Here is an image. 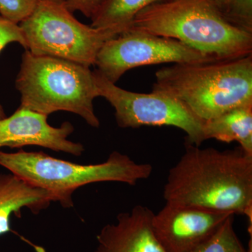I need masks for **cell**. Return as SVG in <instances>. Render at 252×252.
Segmentation results:
<instances>
[{
	"label": "cell",
	"mask_w": 252,
	"mask_h": 252,
	"mask_svg": "<svg viewBox=\"0 0 252 252\" xmlns=\"http://www.w3.org/2000/svg\"><path fill=\"white\" fill-rule=\"evenodd\" d=\"M167 203L248 217L252 224V156L187 143L163 189Z\"/></svg>",
	"instance_id": "6da1fadb"
},
{
	"label": "cell",
	"mask_w": 252,
	"mask_h": 252,
	"mask_svg": "<svg viewBox=\"0 0 252 252\" xmlns=\"http://www.w3.org/2000/svg\"><path fill=\"white\" fill-rule=\"evenodd\" d=\"M171 38L218 60L252 54V34L237 29L209 0H170L140 11L131 27Z\"/></svg>",
	"instance_id": "7a4b0ae2"
},
{
	"label": "cell",
	"mask_w": 252,
	"mask_h": 252,
	"mask_svg": "<svg viewBox=\"0 0 252 252\" xmlns=\"http://www.w3.org/2000/svg\"><path fill=\"white\" fill-rule=\"evenodd\" d=\"M154 92L182 102L203 122L252 104V54L203 63H181L156 73Z\"/></svg>",
	"instance_id": "3957f363"
},
{
	"label": "cell",
	"mask_w": 252,
	"mask_h": 252,
	"mask_svg": "<svg viewBox=\"0 0 252 252\" xmlns=\"http://www.w3.org/2000/svg\"><path fill=\"white\" fill-rule=\"evenodd\" d=\"M16 88L21 94L20 107L46 116L60 111L71 112L91 127L100 125L94 107L98 90L90 67L59 58L36 56L26 50Z\"/></svg>",
	"instance_id": "277c9868"
},
{
	"label": "cell",
	"mask_w": 252,
	"mask_h": 252,
	"mask_svg": "<svg viewBox=\"0 0 252 252\" xmlns=\"http://www.w3.org/2000/svg\"><path fill=\"white\" fill-rule=\"evenodd\" d=\"M0 166L30 185L53 193L64 208L74 206L72 195L80 187L98 182H122L130 186L147 180L153 167L128 156L113 152L106 161L82 165L56 158L43 152L14 153L0 151Z\"/></svg>",
	"instance_id": "5b68a950"
},
{
	"label": "cell",
	"mask_w": 252,
	"mask_h": 252,
	"mask_svg": "<svg viewBox=\"0 0 252 252\" xmlns=\"http://www.w3.org/2000/svg\"><path fill=\"white\" fill-rule=\"evenodd\" d=\"M27 49L36 56L67 60L90 67L102 46L122 32L87 26L78 21L64 0H38L20 23Z\"/></svg>",
	"instance_id": "8992f818"
},
{
	"label": "cell",
	"mask_w": 252,
	"mask_h": 252,
	"mask_svg": "<svg viewBox=\"0 0 252 252\" xmlns=\"http://www.w3.org/2000/svg\"><path fill=\"white\" fill-rule=\"evenodd\" d=\"M93 72L99 97L107 99L114 107L119 127L174 126L185 131L187 143L200 147L206 141L205 122L178 99L154 91L151 94H139L126 91L106 79L97 69Z\"/></svg>",
	"instance_id": "52a82bcc"
},
{
	"label": "cell",
	"mask_w": 252,
	"mask_h": 252,
	"mask_svg": "<svg viewBox=\"0 0 252 252\" xmlns=\"http://www.w3.org/2000/svg\"><path fill=\"white\" fill-rule=\"evenodd\" d=\"M217 61L180 41L130 28L102 46L94 65L106 79L116 84L129 69L142 66Z\"/></svg>",
	"instance_id": "ba28073f"
},
{
	"label": "cell",
	"mask_w": 252,
	"mask_h": 252,
	"mask_svg": "<svg viewBox=\"0 0 252 252\" xmlns=\"http://www.w3.org/2000/svg\"><path fill=\"white\" fill-rule=\"evenodd\" d=\"M233 215L166 203L154 214L152 225L156 238L165 252H189L211 238Z\"/></svg>",
	"instance_id": "9c48e42d"
},
{
	"label": "cell",
	"mask_w": 252,
	"mask_h": 252,
	"mask_svg": "<svg viewBox=\"0 0 252 252\" xmlns=\"http://www.w3.org/2000/svg\"><path fill=\"white\" fill-rule=\"evenodd\" d=\"M48 117L19 107L12 115L0 119V149L37 146L81 157L85 151L84 145L68 140L74 131L72 124L65 122L54 127L48 122Z\"/></svg>",
	"instance_id": "30bf717a"
},
{
	"label": "cell",
	"mask_w": 252,
	"mask_h": 252,
	"mask_svg": "<svg viewBox=\"0 0 252 252\" xmlns=\"http://www.w3.org/2000/svg\"><path fill=\"white\" fill-rule=\"evenodd\" d=\"M154 215L142 205L119 214L115 223L104 225L97 234L95 252H166L154 234Z\"/></svg>",
	"instance_id": "8fae6325"
},
{
	"label": "cell",
	"mask_w": 252,
	"mask_h": 252,
	"mask_svg": "<svg viewBox=\"0 0 252 252\" xmlns=\"http://www.w3.org/2000/svg\"><path fill=\"white\" fill-rule=\"evenodd\" d=\"M53 202L54 194L30 185L14 174H0V236L12 232L10 219L15 214L21 217V210L27 208L38 215Z\"/></svg>",
	"instance_id": "7c38bea8"
},
{
	"label": "cell",
	"mask_w": 252,
	"mask_h": 252,
	"mask_svg": "<svg viewBox=\"0 0 252 252\" xmlns=\"http://www.w3.org/2000/svg\"><path fill=\"white\" fill-rule=\"evenodd\" d=\"M204 132L206 140L237 142L245 153L252 156V104L230 109L206 121Z\"/></svg>",
	"instance_id": "4fadbf2b"
},
{
	"label": "cell",
	"mask_w": 252,
	"mask_h": 252,
	"mask_svg": "<svg viewBox=\"0 0 252 252\" xmlns=\"http://www.w3.org/2000/svg\"><path fill=\"white\" fill-rule=\"evenodd\" d=\"M170 0H103L91 17V26L124 32L132 26L134 18L145 8Z\"/></svg>",
	"instance_id": "5bb4252c"
},
{
	"label": "cell",
	"mask_w": 252,
	"mask_h": 252,
	"mask_svg": "<svg viewBox=\"0 0 252 252\" xmlns=\"http://www.w3.org/2000/svg\"><path fill=\"white\" fill-rule=\"evenodd\" d=\"M234 218L228 217L211 238L189 252H252V244L246 250L235 233Z\"/></svg>",
	"instance_id": "9a60e30c"
},
{
	"label": "cell",
	"mask_w": 252,
	"mask_h": 252,
	"mask_svg": "<svg viewBox=\"0 0 252 252\" xmlns=\"http://www.w3.org/2000/svg\"><path fill=\"white\" fill-rule=\"evenodd\" d=\"M222 14L232 26L252 34V0H231Z\"/></svg>",
	"instance_id": "2e32d148"
},
{
	"label": "cell",
	"mask_w": 252,
	"mask_h": 252,
	"mask_svg": "<svg viewBox=\"0 0 252 252\" xmlns=\"http://www.w3.org/2000/svg\"><path fill=\"white\" fill-rule=\"evenodd\" d=\"M38 0H0V16L19 24L31 15Z\"/></svg>",
	"instance_id": "e0dca14e"
},
{
	"label": "cell",
	"mask_w": 252,
	"mask_h": 252,
	"mask_svg": "<svg viewBox=\"0 0 252 252\" xmlns=\"http://www.w3.org/2000/svg\"><path fill=\"white\" fill-rule=\"evenodd\" d=\"M13 42L19 43L25 49H27L26 39L19 25L0 16V53L8 44ZM6 117L4 108L0 104V119Z\"/></svg>",
	"instance_id": "ac0fdd59"
},
{
	"label": "cell",
	"mask_w": 252,
	"mask_h": 252,
	"mask_svg": "<svg viewBox=\"0 0 252 252\" xmlns=\"http://www.w3.org/2000/svg\"><path fill=\"white\" fill-rule=\"evenodd\" d=\"M69 11H80L86 17L91 18L103 0H64Z\"/></svg>",
	"instance_id": "d6986e66"
},
{
	"label": "cell",
	"mask_w": 252,
	"mask_h": 252,
	"mask_svg": "<svg viewBox=\"0 0 252 252\" xmlns=\"http://www.w3.org/2000/svg\"><path fill=\"white\" fill-rule=\"evenodd\" d=\"M209 1L215 5L220 12L223 13L228 7L231 0H209Z\"/></svg>",
	"instance_id": "ffe728a7"
}]
</instances>
